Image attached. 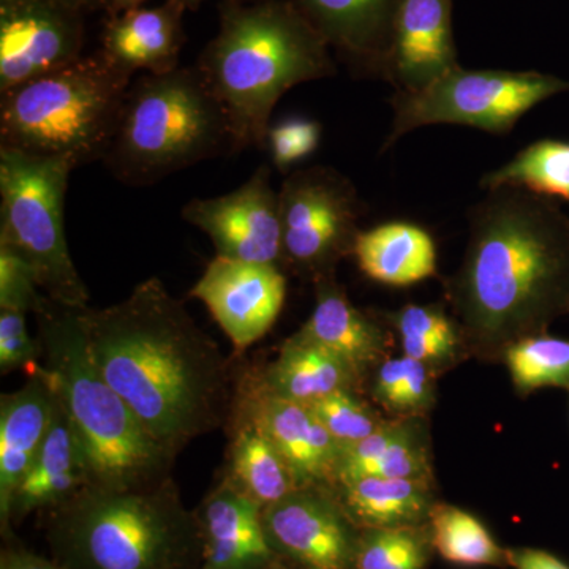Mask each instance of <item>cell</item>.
<instances>
[{
    "label": "cell",
    "instance_id": "obj_5",
    "mask_svg": "<svg viewBox=\"0 0 569 569\" xmlns=\"http://www.w3.org/2000/svg\"><path fill=\"white\" fill-rule=\"evenodd\" d=\"M51 546L66 569H181L203 542L171 485L86 488L56 508Z\"/></svg>",
    "mask_w": 569,
    "mask_h": 569
},
{
    "label": "cell",
    "instance_id": "obj_23",
    "mask_svg": "<svg viewBox=\"0 0 569 569\" xmlns=\"http://www.w3.org/2000/svg\"><path fill=\"white\" fill-rule=\"evenodd\" d=\"M353 254L362 274L389 287H408L437 274L432 234L413 222H387L362 231Z\"/></svg>",
    "mask_w": 569,
    "mask_h": 569
},
{
    "label": "cell",
    "instance_id": "obj_18",
    "mask_svg": "<svg viewBox=\"0 0 569 569\" xmlns=\"http://www.w3.org/2000/svg\"><path fill=\"white\" fill-rule=\"evenodd\" d=\"M186 11L179 0H164L152 9L138 7L108 14L100 51L130 77L138 71L162 74L179 69V56L187 41Z\"/></svg>",
    "mask_w": 569,
    "mask_h": 569
},
{
    "label": "cell",
    "instance_id": "obj_25",
    "mask_svg": "<svg viewBox=\"0 0 569 569\" xmlns=\"http://www.w3.org/2000/svg\"><path fill=\"white\" fill-rule=\"evenodd\" d=\"M369 477L432 479L426 441L417 422L387 421L372 436L343 449L336 486Z\"/></svg>",
    "mask_w": 569,
    "mask_h": 569
},
{
    "label": "cell",
    "instance_id": "obj_11",
    "mask_svg": "<svg viewBox=\"0 0 569 569\" xmlns=\"http://www.w3.org/2000/svg\"><path fill=\"white\" fill-rule=\"evenodd\" d=\"M182 219L208 234L220 257L276 266L282 260L279 192L268 164L233 192L189 201Z\"/></svg>",
    "mask_w": 569,
    "mask_h": 569
},
{
    "label": "cell",
    "instance_id": "obj_4",
    "mask_svg": "<svg viewBox=\"0 0 569 569\" xmlns=\"http://www.w3.org/2000/svg\"><path fill=\"white\" fill-rule=\"evenodd\" d=\"M82 310L44 298L36 316L44 355L41 372L80 438L91 486L134 488L160 481L173 456L149 436L104 380L89 348Z\"/></svg>",
    "mask_w": 569,
    "mask_h": 569
},
{
    "label": "cell",
    "instance_id": "obj_20",
    "mask_svg": "<svg viewBox=\"0 0 569 569\" xmlns=\"http://www.w3.org/2000/svg\"><path fill=\"white\" fill-rule=\"evenodd\" d=\"M263 508L224 481L206 500L200 526L203 537L201 569H263L274 560L266 539Z\"/></svg>",
    "mask_w": 569,
    "mask_h": 569
},
{
    "label": "cell",
    "instance_id": "obj_29",
    "mask_svg": "<svg viewBox=\"0 0 569 569\" xmlns=\"http://www.w3.org/2000/svg\"><path fill=\"white\" fill-rule=\"evenodd\" d=\"M432 548L459 567H507L508 549L500 548L485 523L470 512L447 503L433 505L429 522Z\"/></svg>",
    "mask_w": 569,
    "mask_h": 569
},
{
    "label": "cell",
    "instance_id": "obj_3",
    "mask_svg": "<svg viewBox=\"0 0 569 569\" xmlns=\"http://www.w3.org/2000/svg\"><path fill=\"white\" fill-rule=\"evenodd\" d=\"M194 66L227 112L236 152L266 148L283 93L337 74L331 48L291 0H223Z\"/></svg>",
    "mask_w": 569,
    "mask_h": 569
},
{
    "label": "cell",
    "instance_id": "obj_9",
    "mask_svg": "<svg viewBox=\"0 0 569 569\" xmlns=\"http://www.w3.org/2000/svg\"><path fill=\"white\" fill-rule=\"evenodd\" d=\"M569 91V81L541 71L449 70L418 91H396L389 99L392 129L381 151L403 134L427 126H463L508 134L539 103Z\"/></svg>",
    "mask_w": 569,
    "mask_h": 569
},
{
    "label": "cell",
    "instance_id": "obj_38",
    "mask_svg": "<svg viewBox=\"0 0 569 569\" xmlns=\"http://www.w3.org/2000/svg\"><path fill=\"white\" fill-rule=\"evenodd\" d=\"M508 561L516 569H569L568 561L545 549H508Z\"/></svg>",
    "mask_w": 569,
    "mask_h": 569
},
{
    "label": "cell",
    "instance_id": "obj_30",
    "mask_svg": "<svg viewBox=\"0 0 569 569\" xmlns=\"http://www.w3.org/2000/svg\"><path fill=\"white\" fill-rule=\"evenodd\" d=\"M387 318L400 336L403 356L427 366L451 362L466 346L458 321L441 306L408 305Z\"/></svg>",
    "mask_w": 569,
    "mask_h": 569
},
{
    "label": "cell",
    "instance_id": "obj_35",
    "mask_svg": "<svg viewBox=\"0 0 569 569\" xmlns=\"http://www.w3.org/2000/svg\"><path fill=\"white\" fill-rule=\"evenodd\" d=\"M321 140L320 122L313 119L288 118L271 123L266 137V148L271 153L276 170L290 174L296 163L317 151Z\"/></svg>",
    "mask_w": 569,
    "mask_h": 569
},
{
    "label": "cell",
    "instance_id": "obj_15",
    "mask_svg": "<svg viewBox=\"0 0 569 569\" xmlns=\"http://www.w3.org/2000/svg\"><path fill=\"white\" fill-rule=\"evenodd\" d=\"M359 77L385 78L397 13L403 0H291Z\"/></svg>",
    "mask_w": 569,
    "mask_h": 569
},
{
    "label": "cell",
    "instance_id": "obj_28",
    "mask_svg": "<svg viewBox=\"0 0 569 569\" xmlns=\"http://www.w3.org/2000/svg\"><path fill=\"white\" fill-rule=\"evenodd\" d=\"M481 187L488 192L515 187L569 203V142H531L503 167L482 176Z\"/></svg>",
    "mask_w": 569,
    "mask_h": 569
},
{
    "label": "cell",
    "instance_id": "obj_6",
    "mask_svg": "<svg viewBox=\"0 0 569 569\" xmlns=\"http://www.w3.org/2000/svg\"><path fill=\"white\" fill-rule=\"evenodd\" d=\"M233 153L238 152L227 112L197 66H190L132 81L102 163L119 182L149 187Z\"/></svg>",
    "mask_w": 569,
    "mask_h": 569
},
{
    "label": "cell",
    "instance_id": "obj_19",
    "mask_svg": "<svg viewBox=\"0 0 569 569\" xmlns=\"http://www.w3.org/2000/svg\"><path fill=\"white\" fill-rule=\"evenodd\" d=\"M56 392L37 366L31 380L0 400V518L9 526L10 503L50 430Z\"/></svg>",
    "mask_w": 569,
    "mask_h": 569
},
{
    "label": "cell",
    "instance_id": "obj_37",
    "mask_svg": "<svg viewBox=\"0 0 569 569\" xmlns=\"http://www.w3.org/2000/svg\"><path fill=\"white\" fill-rule=\"evenodd\" d=\"M28 313L20 310L0 309V367L2 372L37 367L40 343L32 339L26 325Z\"/></svg>",
    "mask_w": 569,
    "mask_h": 569
},
{
    "label": "cell",
    "instance_id": "obj_26",
    "mask_svg": "<svg viewBox=\"0 0 569 569\" xmlns=\"http://www.w3.org/2000/svg\"><path fill=\"white\" fill-rule=\"evenodd\" d=\"M359 381L361 377L342 359L290 337L266 370L261 389L309 406L332 392L355 391Z\"/></svg>",
    "mask_w": 569,
    "mask_h": 569
},
{
    "label": "cell",
    "instance_id": "obj_8",
    "mask_svg": "<svg viewBox=\"0 0 569 569\" xmlns=\"http://www.w3.org/2000/svg\"><path fill=\"white\" fill-rule=\"evenodd\" d=\"M73 170L63 159L0 148V246L31 263L51 301L88 309V288L71 260L63 228Z\"/></svg>",
    "mask_w": 569,
    "mask_h": 569
},
{
    "label": "cell",
    "instance_id": "obj_13",
    "mask_svg": "<svg viewBox=\"0 0 569 569\" xmlns=\"http://www.w3.org/2000/svg\"><path fill=\"white\" fill-rule=\"evenodd\" d=\"M261 522L274 553L305 569H353L361 535L339 498L325 486L295 490L261 511Z\"/></svg>",
    "mask_w": 569,
    "mask_h": 569
},
{
    "label": "cell",
    "instance_id": "obj_41",
    "mask_svg": "<svg viewBox=\"0 0 569 569\" xmlns=\"http://www.w3.org/2000/svg\"><path fill=\"white\" fill-rule=\"evenodd\" d=\"M148 0H108V14H118L122 11L138 9Z\"/></svg>",
    "mask_w": 569,
    "mask_h": 569
},
{
    "label": "cell",
    "instance_id": "obj_7",
    "mask_svg": "<svg viewBox=\"0 0 569 569\" xmlns=\"http://www.w3.org/2000/svg\"><path fill=\"white\" fill-rule=\"evenodd\" d=\"M132 80L99 50L14 86L0 93V148L74 170L103 162Z\"/></svg>",
    "mask_w": 569,
    "mask_h": 569
},
{
    "label": "cell",
    "instance_id": "obj_31",
    "mask_svg": "<svg viewBox=\"0 0 569 569\" xmlns=\"http://www.w3.org/2000/svg\"><path fill=\"white\" fill-rule=\"evenodd\" d=\"M512 383L522 395L541 388L569 389V340L549 335L526 337L503 355Z\"/></svg>",
    "mask_w": 569,
    "mask_h": 569
},
{
    "label": "cell",
    "instance_id": "obj_42",
    "mask_svg": "<svg viewBox=\"0 0 569 569\" xmlns=\"http://www.w3.org/2000/svg\"><path fill=\"white\" fill-rule=\"evenodd\" d=\"M179 2H181L187 10L197 11L200 9L201 3H203L204 0H179Z\"/></svg>",
    "mask_w": 569,
    "mask_h": 569
},
{
    "label": "cell",
    "instance_id": "obj_36",
    "mask_svg": "<svg viewBox=\"0 0 569 569\" xmlns=\"http://www.w3.org/2000/svg\"><path fill=\"white\" fill-rule=\"evenodd\" d=\"M36 269L10 247L0 246V309L37 313L44 298Z\"/></svg>",
    "mask_w": 569,
    "mask_h": 569
},
{
    "label": "cell",
    "instance_id": "obj_40",
    "mask_svg": "<svg viewBox=\"0 0 569 569\" xmlns=\"http://www.w3.org/2000/svg\"><path fill=\"white\" fill-rule=\"evenodd\" d=\"M54 2L61 3L67 9L78 11L81 14L108 9V0H54Z\"/></svg>",
    "mask_w": 569,
    "mask_h": 569
},
{
    "label": "cell",
    "instance_id": "obj_16",
    "mask_svg": "<svg viewBox=\"0 0 569 569\" xmlns=\"http://www.w3.org/2000/svg\"><path fill=\"white\" fill-rule=\"evenodd\" d=\"M456 67L452 0H403L383 80L396 91H418Z\"/></svg>",
    "mask_w": 569,
    "mask_h": 569
},
{
    "label": "cell",
    "instance_id": "obj_17",
    "mask_svg": "<svg viewBox=\"0 0 569 569\" xmlns=\"http://www.w3.org/2000/svg\"><path fill=\"white\" fill-rule=\"evenodd\" d=\"M246 418L260 427L282 452L299 488L336 485L342 447L309 406L260 389L247 402Z\"/></svg>",
    "mask_w": 569,
    "mask_h": 569
},
{
    "label": "cell",
    "instance_id": "obj_22",
    "mask_svg": "<svg viewBox=\"0 0 569 569\" xmlns=\"http://www.w3.org/2000/svg\"><path fill=\"white\" fill-rule=\"evenodd\" d=\"M291 337L337 356L361 378L380 361L387 347L381 326L356 309L332 277L318 280L316 309Z\"/></svg>",
    "mask_w": 569,
    "mask_h": 569
},
{
    "label": "cell",
    "instance_id": "obj_14",
    "mask_svg": "<svg viewBox=\"0 0 569 569\" xmlns=\"http://www.w3.org/2000/svg\"><path fill=\"white\" fill-rule=\"evenodd\" d=\"M238 351L268 335L282 312L287 280L276 264L216 258L190 291Z\"/></svg>",
    "mask_w": 569,
    "mask_h": 569
},
{
    "label": "cell",
    "instance_id": "obj_39",
    "mask_svg": "<svg viewBox=\"0 0 569 569\" xmlns=\"http://www.w3.org/2000/svg\"><path fill=\"white\" fill-rule=\"evenodd\" d=\"M0 569H66L58 561H50L26 550H9L2 553Z\"/></svg>",
    "mask_w": 569,
    "mask_h": 569
},
{
    "label": "cell",
    "instance_id": "obj_12",
    "mask_svg": "<svg viewBox=\"0 0 569 569\" xmlns=\"http://www.w3.org/2000/svg\"><path fill=\"white\" fill-rule=\"evenodd\" d=\"M84 14L54 0H0V93L77 61Z\"/></svg>",
    "mask_w": 569,
    "mask_h": 569
},
{
    "label": "cell",
    "instance_id": "obj_34",
    "mask_svg": "<svg viewBox=\"0 0 569 569\" xmlns=\"http://www.w3.org/2000/svg\"><path fill=\"white\" fill-rule=\"evenodd\" d=\"M309 408L342 447V451L372 436L387 422L362 402L355 391L332 392L309 403Z\"/></svg>",
    "mask_w": 569,
    "mask_h": 569
},
{
    "label": "cell",
    "instance_id": "obj_24",
    "mask_svg": "<svg viewBox=\"0 0 569 569\" xmlns=\"http://www.w3.org/2000/svg\"><path fill=\"white\" fill-rule=\"evenodd\" d=\"M432 479L358 478L340 482V505L358 529H406L429 522Z\"/></svg>",
    "mask_w": 569,
    "mask_h": 569
},
{
    "label": "cell",
    "instance_id": "obj_21",
    "mask_svg": "<svg viewBox=\"0 0 569 569\" xmlns=\"http://www.w3.org/2000/svg\"><path fill=\"white\" fill-rule=\"evenodd\" d=\"M89 486L91 475L84 449L56 396L48 436L11 498L9 523L26 518L37 509L58 508Z\"/></svg>",
    "mask_w": 569,
    "mask_h": 569
},
{
    "label": "cell",
    "instance_id": "obj_10",
    "mask_svg": "<svg viewBox=\"0 0 569 569\" xmlns=\"http://www.w3.org/2000/svg\"><path fill=\"white\" fill-rule=\"evenodd\" d=\"M282 258L316 277H332L343 254L353 253L365 206L347 176L331 167L287 174L279 190Z\"/></svg>",
    "mask_w": 569,
    "mask_h": 569
},
{
    "label": "cell",
    "instance_id": "obj_27",
    "mask_svg": "<svg viewBox=\"0 0 569 569\" xmlns=\"http://www.w3.org/2000/svg\"><path fill=\"white\" fill-rule=\"evenodd\" d=\"M228 481L261 508L301 489L282 452L249 419L239 427L231 445Z\"/></svg>",
    "mask_w": 569,
    "mask_h": 569
},
{
    "label": "cell",
    "instance_id": "obj_1",
    "mask_svg": "<svg viewBox=\"0 0 569 569\" xmlns=\"http://www.w3.org/2000/svg\"><path fill=\"white\" fill-rule=\"evenodd\" d=\"M93 361L149 436L174 456L227 417L228 377L216 342L152 277L107 309L82 310Z\"/></svg>",
    "mask_w": 569,
    "mask_h": 569
},
{
    "label": "cell",
    "instance_id": "obj_2",
    "mask_svg": "<svg viewBox=\"0 0 569 569\" xmlns=\"http://www.w3.org/2000/svg\"><path fill=\"white\" fill-rule=\"evenodd\" d=\"M463 342L493 358L569 313V216L552 198L501 187L470 211L462 264L447 282Z\"/></svg>",
    "mask_w": 569,
    "mask_h": 569
},
{
    "label": "cell",
    "instance_id": "obj_33",
    "mask_svg": "<svg viewBox=\"0 0 569 569\" xmlns=\"http://www.w3.org/2000/svg\"><path fill=\"white\" fill-rule=\"evenodd\" d=\"M432 541L426 526L365 530L353 569H425Z\"/></svg>",
    "mask_w": 569,
    "mask_h": 569
},
{
    "label": "cell",
    "instance_id": "obj_32",
    "mask_svg": "<svg viewBox=\"0 0 569 569\" xmlns=\"http://www.w3.org/2000/svg\"><path fill=\"white\" fill-rule=\"evenodd\" d=\"M433 385L432 367L402 356L380 362L372 392L392 413L413 418L432 407Z\"/></svg>",
    "mask_w": 569,
    "mask_h": 569
}]
</instances>
